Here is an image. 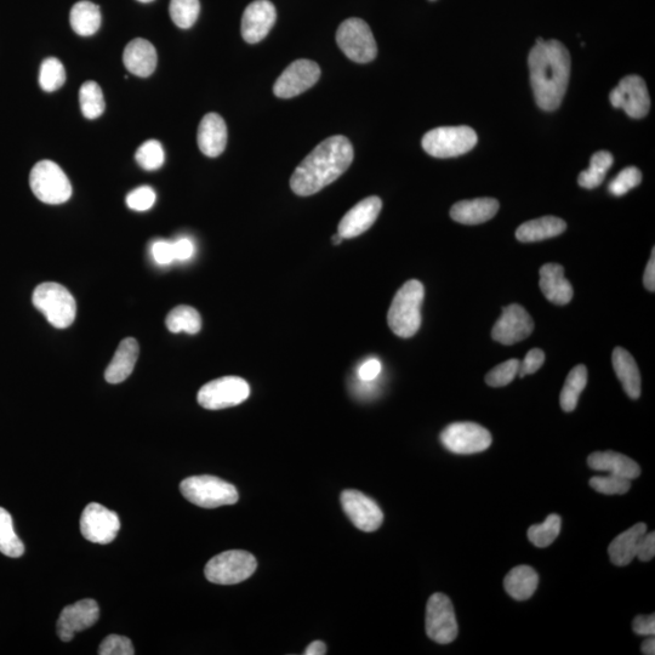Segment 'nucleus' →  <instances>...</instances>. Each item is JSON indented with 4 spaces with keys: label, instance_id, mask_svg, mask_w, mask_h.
Here are the masks:
<instances>
[{
    "label": "nucleus",
    "instance_id": "37",
    "mask_svg": "<svg viewBox=\"0 0 655 655\" xmlns=\"http://www.w3.org/2000/svg\"><path fill=\"white\" fill-rule=\"evenodd\" d=\"M561 517L551 514L544 523L535 524L528 529V539L537 548H548L561 532Z\"/></svg>",
    "mask_w": 655,
    "mask_h": 655
},
{
    "label": "nucleus",
    "instance_id": "30",
    "mask_svg": "<svg viewBox=\"0 0 655 655\" xmlns=\"http://www.w3.org/2000/svg\"><path fill=\"white\" fill-rule=\"evenodd\" d=\"M538 573L529 566H518L511 569L504 579V588L517 601L529 600L537 591Z\"/></svg>",
    "mask_w": 655,
    "mask_h": 655
},
{
    "label": "nucleus",
    "instance_id": "38",
    "mask_svg": "<svg viewBox=\"0 0 655 655\" xmlns=\"http://www.w3.org/2000/svg\"><path fill=\"white\" fill-rule=\"evenodd\" d=\"M66 82V71L62 62L56 58H48L43 61L39 71V84L47 93L59 90Z\"/></svg>",
    "mask_w": 655,
    "mask_h": 655
},
{
    "label": "nucleus",
    "instance_id": "7",
    "mask_svg": "<svg viewBox=\"0 0 655 655\" xmlns=\"http://www.w3.org/2000/svg\"><path fill=\"white\" fill-rule=\"evenodd\" d=\"M30 186L34 196L45 204L66 203L72 196V185L64 170L48 159L34 165Z\"/></svg>",
    "mask_w": 655,
    "mask_h": 655
},
{
    "label": "nucleus",
    "instance_id": "11",
    "mask_svg": "<svg viewBox=\"0 0 655 655\" xmlns=\"http://www.w3.org/2000/svg\"><path fill=\"white\" fill-rule=\"evenodd\" d=\"M426 634L440 645H448L457 639L458 623L453 603L440 592L432 595L427 602Z\"/></svg>",
    "mask_w": 655,
    "mask_h": 655
},
{
    "label": "nucleus",
    "instance_id": "47",
    "mask_svg": "<svg viewBox=\"0 0 655 655\" xmlns=\"http://www.w3.org/2000/svg\"><path fill=\"white\" fill-rule=\"evenodd\" d=\"M152 256L159 265L172 264V262L175 260L173 243L165 241H158L153 243Z\"/></svg>",
    "mask_w": 655,
    "mask_h": 655
},
{
    "label": "nucleus",
    "instance_id": "40",
    "mask_svg": "<svg viewBox=\"0 0 655 655\" xmlns=\"http://www.w3.org/2000/svg\"><path fill=\"white\" fill-rule=\"evenodd\" d=\"M135 159L142 169L157 170L161 168L165 159L161 142L147 140L136 151Z\"/></svg>",
    "mask_w": 655,
    "mask_h": 655
},
{
    "label": "nucleus",
    "instance_id": "8",
    "mask_svg": "<svg viewBox=\"0 0 655 655\" xmlns=\"http://www.w3.org/2000/svg\"><path fill=\"white\" fill-rule=\"evenodd\" d=\"M476 131L470 127L432 129L423 138L426 153L436 158H453L470 152L477 145Z\"/></svg>",
    "mask_w": 655,
    "mask_h": 655
},
{
    "label": "nucleus",
    "instance_id": "34",
    "mask_svg": "<svg viewBox=\"0 0 655 655\" xmlns=\"http://www.w3.org/2000/svg\"><path fill=\"white\" fill-rule=\"evenodd\" d=\"M167 327L170 332L178 334L185 332L195 335L201 332L202 318L196 309L191 306H178L167 316Z\"/></svg>",
    "mask_w": 655,
    "mask_h": 655
},
{
    "label": "nucleus",
    "instance_id": "17",
    "mask_svg": "<svg viewBox=\"0 0 655 655\" xmlns=\"http://www.w3.org/2000/svg\"><path fill=\"white\" fill-rule=\"evenodd\" d=\"M341 504L347 517L363 532H375L383 524L384 514L379 505L361 492H343Z\"/></svg>",
    "mask_w": 655,
    "mask_h": 655
},
{
    "label": "nucleus",
    "instance_id": "36",
    "mask_svg": "<svg viewBox=\"0 0 655 655\" xmlns=\"http://www.w3.org/2000/svg\"><path fill=\"white\" fill-rule=\"evenodd\" d=\"M79 102L83 116L87 119L99 118L105 111L104 93L96 82L89 81L82 85Z\"/></svg>",
    "mask_w": 655,
    "mask_h": 655
},
{
    "label": "nucleus",
    "instance_id": "9",
    "mask_svg": "<svg viewBox=\"0 0 655 655\" xmlns=\"http://www.w3.org/2000/svg\"><path fill=\"white\" fill-rule=\"evenodd\" d=\"M336 43L343 53L357 64H368L378 55L377 42L367 22L361 19L346 20L336 32Z\"/></svg>",
    "mask_w": 655,
    "mask_h": 655
},
{
    "label": "nucleus",
    "instance_id": "20",
    "mask_svg": "<svg viewBox=\"0 0 655 655\" xmlns=\"http://www.w3.org/2000/svg\"><path fill=\"white\" fill-rule=\"evenodd\" d=\"M383 208V202L379 197H368L355 205L350 212L340 221L338 233L344 239H351L361 236L368 231L377 221Z\"/></svg>",
    "mask_w": 655,
    "mask_h": 655
},
{
    "label": "nucleus",
    "instance_id": "31",
    "mask_svg": "<svg viewBox=\"0 0 655 655\" xmlns=\"http://www.w3.org/2000/svg\"><path fill=\"white\" fill-rule=\"evenodd\" d=\"M101 20V11L98 5L88 2V0L73 5L70 16L71 27L79 36H93L100 30Z\"/></svg>",
    "mask_w": 655,
    "mask_h": 655
},
{
    "label": "nucleus",
    "instance_id": "12",
    "mask_svg": "<svg viewBox=\"0 0 655 655\" xmlns=\"http://www.w3.org/2000/svg\"><path fill=\"white\" fill-rule=\"evenodd\" d=\"M493 438L491 432L475 423H455L442 431L444 448L455 454H476L487 451Z\"/></svg>",
    "mask_w": 655,
    "mask_h": 655
},
{
    "label": "nucleus",
    "instance_id": "54",
    "mask_svg": "<svg viewBox=\"0 0 655 655\" xmlns=\"http://www.w3.org/2000/svg\"><path fill=\"white\" fill-rule=\"evenodd\" d=\"M641 652L645 655H654L655 654V640L654 636H649L645 642L642 643Z\"/></svg>",
    "mask_w": 655,
    "mask_h": 655
},
{
    "label": "nucleus",
    "instance_id": "33",
    "mask_svg": "<svg viewBox=\"0 0 655 655\" xmlns=\"http://www.w3.org/2000/svg\"><path fill=\"white\" fill-rule=\"evenodd\" d=\"M614 158L607 151H598L591 157L589 169L580 173L579 185L586 190H594L605 180L608 170L611 169Z\"/></svg>",
    "mask_w": 655,
    "mask_h": 655
},
{
    "label": "nucleus",
    "instance_id": "15",
    "mask_svg": "<svg viewBox=\"0 0 655 655\" xmlns=\"http://www.w3.org/2000/svg\"><path fill=\"white\" fill-rule=\"evenodd\" d=\"M611 104L615 108H623L631 118L641 119L647 116L651 108V98L646 82L640 76H628L619 82L609 95Z\"/></svg>",
    "mask_w": 655,
    "mask_h": 655
},
{
    "label": "nucleus",
    "instance_id": "27",
    "mask_svg": "<svg viewBox=\"0 0 655 655\" xmlns=\"http://www.w3.org/2000/svg\"><path fill=\"white\" fill-rule=\"evenodd\" d=\"M647 533V526L645 523H637L628 531L619 534L608 548L609 557L615 566L624 567L630 565L637 554L640 541Z\"/></svg>",
    "mask_w": 655,
    "mask_h": 655
},
{
    "label": "nucleus",
    "instance_id": "16",
    "mask_svg": "<svg viewBox=\"0 0 655 655\" xmlns=\"http://www.w3.org/2000/svg\"><path fill=\"white\" fill-rule=\"evenodd\" d=\"M533 330L531 315L522 306L514 304L503 309V315L495 323L492 336L498 343L510 346L527 339Z\"/></svg>",
    "mask_w": 655,
    "mask_h": 655
},
{
    "label": "nucleus",
    "instance_id": "18",
    "mask_svg": "<svg viewBox=\"0 0 655 655\" xmlns=\"http://www.w3.org/2000/svg\"><path fill=\"white\" fill-rule=\"evenodd\" d=\"M100 608L94 600H82L62 609L58 620V635L61 641L70 642L77 632L91 628L98 622Z\"/></svg>",
    "mask_w": 655,
    "mask_h": 655
},
{
    "label": "nucleus",
    "instance_id": "51",
    "mask_svg": "<svg viewBox=\"0 0 655 655\" xmlns=\"http://www.w3.org/2000/svg\"><path fill=\"white\" fill-rule=\"evenodd\" d=\"M380 372L381 363L378 360H375V358H372V360H368L362 364L360 370H358V377H360L362 381L368 383V381L377 379Z\"/></svg>",
    "mask_w": 655,
    "mask_h": 655
},
{
    "label": "nucleus",
    "instance_id": "48",
    "mask_svg": "<svg viewBox=\"0 0 655 655\" xmlns=\"http://www.w3.org/2000/svg\"><path fill=\"white\" fill-rule=\"evenodd\" d=\"M655 556V534L654 532L652 533H646L643 535L639 549H637V554L636 557L639 558L640 561L642 562H648L653 560V557Z\"/></svg>",
    "mask_w": 655,
    "mask_h": 655
},
{
    "label": "nucleus",
    "instance_id": "23",
    "mask_svg": "<svg viewBox=\"0 0 655 655\" xmlns=\"http://www.w3.org/2000/svg\"><path fill=\"white\" fill-rule=\"evenodd\" d=\"M123 61L127 70L135 76L150 77L157 67L156 48L146 39L136 38L125 47Z\"/></svg>",
    "mask_w": 655,
    "mask_h": 655
},
{
    "label": "nucleus",
    "instance_id": "55",
    "mask_svg": "<svg viewBox=\"0 0 655 655\" xmlns=\"http://www.w3.org/2000/svg\"><path fill=\"white\" fill-rule=\"evenodd\" d=\"M343 241H344V238L341 237L339 235V233H336V235L333 236V244H335V246H339V244H341V242H343Z\"/></svg>",
    "mask_w": 655,
    "mask_h": 655
},
{
    "label": "nucleus",
    "instance_id": "25",
    "mask_svg": "<svg viewBox=\"0 0 655 655\" xmlns=\"http://www.w3.org/2000/svg\"><path fill=\"white\" fill-rule=\"evenodd\" d=\"M140 347L134 338H127L119 344L110 366L105 372V379L110 384H121L134 372L138 362Z\"/></svg>",
    "mask_w": 655,
    "mask_h": 655
},
{
    "label": "nucleus",
    "instance_id": "22",
    "mask_svg": "<svg viewBox=\"0 0 655 655\" xmlns=\"http://www.w3.org/2000/svg\"><path fill=\"white\" fill-rule=\"evenodd\" d=\"M541 293L552 304L567 305L573 299V287L565 277V269L558 264H546L540 269Z\"/></svg>",
    "mask_w": 655,
    "mask_h": 655
},
{
    "label": "nucleus",
    "instance_id": "53",
    "mask_svg": "<svg viewBox=\"0 0 655 655\" xmlns=\"http://www.w3.org/2000/svg\"><path fill=\"white\" fill-rule=\"evenodd\" d=\"M326 653L327 646L321 641L312 642L305 652L306 655H324Z\"/></svg>",
    "mask_w": 655,
    "mask_h": 655
},
{
    "label": "nucleus",
    "instance_id": "14",
    "mask_svg": "<svg viewBox=\"0 0 655 655\" xmlns=\"http://www.w3.org/2000/svg\"><path fill=\"white\" fill-rule=\"evenodd\" d=\"M321 68L316 62L298 60L290 64L273 85V93L279 99H292L303 94L318 82Z\"/></svg>",
    "mask_w": 655,
    "mask_h": 655
},
{
    "label": "nucleus",
    "instance_id": "46",
    "mask_svg": "<svg viewBox=\"0 0 655 655\" xmlns=\"http://www.w3.org/2000/svg\"><path fill=\"white\" fill-rule=\"evenodd\" d=\"M545 362V353L540 349H533L527 353V356L524 357L522 363H520V369H518V377L524 378L529 374H534L538 372L541 366Z\"/></svg>",
    "mask_w": 655,
    "mask_h": 655
},
{
    "label": "nucleus",
    "instance_id": "39",
    "mask_svg": "<svg viewBox=\"0 0 655 655\" xmlns=\"http://www.w3.org/2000/svg\"><path fill=\"white\" fill-rule=\"evenodd\" d=\"M201 11L199 0H172L169 5L170 17L180 28H191L196 24Z\"/></svg>",
    "mask_w": 655,
    "mask_h": 655
},
{
    "label": "nucleus",
    "instance_id": "35",
    "mask_svg": "<svg viewBox=\"0 0 655 655\" xmlns=\"http://www.w3.org/2000/svg\"><path fill=\"white\" fill-rule=\"evenodd\" d=\"M0 552L13 558L25 554V545L15 533L13 518L3 508H0Z\"/></svg>",
    "mask_w": 655,
    "mask_h": 655
},
{
    "label": "nucleus",
    "instance_id": "6",
    "mask_svg": "<svg viewBox=\"0 0 655 655\" xmlns=\"http://www.w3.org/2000/svg\"><path fill=\"white\" fill-rule=\"evenodd\" d=\"M258 567L256 558L247 551L232 550L215 556L205 566V578L210 583L235 585L252 577Z\"/></svg>",
    "mask_w": 655,
    "mask_h": 655
},
{
    "label": "nucleus",
    "instance_id": "4",
    "mask_svg": "<svg viewBox=\"0 0 655 655\" xmlns=\"http://www.w3.org/2000/svg\"><path fill=\"white\" fill-rule=\"evenodd\" d=\"M180 491L199 508L215 509L236 504L239 495L233 484L214 476H193L180 484Z\"/></svg>",
    "mask_w": 655,
    "mask_h": 655
},
{
    "label": "nucleus",
    "instance_id": "10",
    "mask_svg": "<svg viewBox=\"0 0 655 655\" xmlns=\"http://www.w3.org/2000/svg\"><path fill=\"white\" fill-rule=\"evenodd\" d=\"M250 386L238 377H224L210 381L198 392V403L205 409L220 410L236 407L248 400Z\"/></svg>",
    "mask_w": 655,
    "mask_h": 655
},
{
    "label": "nucleus",
    "instance_id": "3",
    "mask_svg": "<svg viewBox=\"0 0 655 655\" xmlns=\"http://www.w3.org/2000/svg\"><path fill=\"white\" fill-rule=\"evenodd\" d=\"M425 289L423 283L412 279L398 290L393 298L387 323L393 333L400 338L408 339L418 333L421 326V305H423Z\"/></svg>",
    "mask_w": 655,
    "mask_h": 655
},
{
    "label": "nucleus",
    "instance_id": "5",
    "mask_svg": "<svg viewBox=\"0 0 655 655\" xmlns=\"http://www.w3.org/2000/svg\"><path fill=\"white\" fill-rule=\"evenodd\" d=\"M33 305L41 311L51 326L65 329L76 320L77 304L73 295L59 283H43L34 289Z\"/></svg>",
    "mask_w": 655,
    "mask_h": 655
},
{
    "label": "nucleus",
    "instance_id": "28",
    "mask_svg": "<svg viewBox=\"0 0 655 655\" xmlns=\"http://www.w3.org/2000/svg\"><path fill=\"white\" fill-rule=\"evenodd\" d=\"M612 362L614 372L622 383L626 395L632 400H637L641 396V374L634 357L623 347H617L613 351Z\"/></svg>",
    "mask_w": 655,
    "mask_h": 655
},
{
    "label": "nucleus",
    "instance_id": "21",
    "mask_svg": "<svg viewBox=\"0 0 655 655\" xmlns=\"http://www.w3.org/2000/svg\"><path fill=\"white\" fill-rule=\"evenodd\" d=\"M198 147L203 155L215 158L225 151L227 127L224 119L216 113H208L198 128Z\"/></svg>",
    "mask_w": 655,
    "mask_h": 655
},
{
    "label": "nucleus",
    "instance_id": "52",
    "mask_svg": "<svg viewBox=\"0 0 655 655\" xmlns=\"http://www.w3.org/2000/svg\"><path fill=\"white\" fill-rule=\"evenodd\" d=\"M643 284H645L648 292L654 293L655 290V249L653 248L651 260L648 261L645 276H643Z\"/></svg>",
    "mask_w": 655,
    "mask_h": 655
},
{
    "label": "nucleus",
    "instance_id": "26",
    "mask_svg": "<svg viewBox=\"0 0 655 655\" xmlns=\"http://www.w3.org/2000/svg\"><path fill=\"white\" fill-rule=\"evenodd\" d=\"M588 464L592 470L606 471L611 475L623 477L630 481L635 480V478L641 475L639 464L620 453H592L588 459Z\"/></svg>",
    "mask_w": 655,
    "mask_h": 655
},
{
    "label": "nucleus",
    "instance_id": "44",
    "mask_svg": "<svg viewBox=\"0 0 655 655\" xmlns=\"http://www.w3.org/2000/svg\"><path fill=\"white\" fill-rule=\"evenodd\" d=\"M100 655H134L133 643L128 637L111 635L102 641L99 647Z\"/></svg>",
    "mask_w": 655,
    "mask_h": 655
},
{
    "label": "nucleus",
    "instance_id": "24",
    "mask_svg": "<svg viewBox=\"0 0 655 655\" xmlns=\"http://www.w3.org/2000/svg\"><path fill=\"white\" fill-rule=\"evenodd\" d=\"M499 202L494 198H477L461 201L453 205L451 216L454 221L464 225H478L497 215Z\"/></svg>",
    "mask_w": 655,
    "mask_h": 655
},
{
    "label": "nucleus",
    "instance_id": "32",
    "mask_svg": "<svg viewBox=\"0 0 655 655\" xmlns=\"http://www.w3.org/2000/svg\"><path fill=\"white\" fill-rule=\"evenodd\" d=\"M588 384V369L583 364L571 370L561 392V408L565 412H573L578 406L580 395Z\"/></svg>",
    "mask_w": 655,
    "mask_h": 655
},
{
    "label": "nucleus",
    "instance_id": "43",
    "mask_svg": "<svg viewBox=\"0 0 655 655\" xmlns=\"http://www.w3.org/2000/svg\"><path fill=\"white\" fill-rule=\"evenodd\" d=\"M520 363L518 360H509L499 364L486 375V383L492 387L509 385L517 377Z\"/></svg>",
    "mask_w": 655,
    "mask_h": 655
},
{
    "label": "nucleus",
    "instance_id": "50",
    "mask_svg": "<svg viewBox=\"0 0 655 655\" xmlns=\"http://www.w3.org/2000/svg\"><path fill=\"white\" fill-rule=\"evenodd\" d=\"M174 258L175 260L185 261L192 258L195 253V246L187 238H181L179 241L173 243Z\"/></svg>",
    "mask_w": 655,
    "mask_h": 655
},
{
    "label": "nucleus",
    "instance_id": "41",
    "mask_svg": "<svg viewBox=\"0 0 655 655\" xmlns=\"http://www.w3.org/2000/svg\"><path fill=\"white\" fill-rule=\"evenodd\" d=\"M590 487L605 495H622L630 491L631 481L614 475L596 476L591 478Z\"/></svg>",
    "mask_w": 655,
    "mask_h": 655
},
{
    "label": "nucleus",
    "instance_id": "19",
    "mask_svg": "<svg viewBox=\"0 0 655 655\" xmlns=\"http://www.w3.org/2000/svg\"><path fill=\"white\" fill-rule=\"evenodd\" d=\"M277 19L275 5L269 0H255L244 11L242 19V36L249 44H256L265 39Z\"/></svg>",
    "mask_w": 655,
    "mask_h": 655
},
{
    "label": "nucleus",
    "instance_id": "45",
    "mask_svg": "<svg viewBox=\"0 0 655 655\" xmlns=\"http://www.w3.org/2000/svg\"><path fill=\"white\" fill-rule=\"evenodd\" d=\"M156 203V193L148 186L139 187V189L130 192L127 197V204L130 209L136 212H146Z\"/></svg>",
    "mask_w": 655,
    "mask_h": 655
},
{
    "label": "nucleus",
    "instance_id": "2",
    "mask_svg": "<svg viewBox=\"0 0 655 655\" xmlns=\"http://www.w3.org/2000/svg\"><path fill=\"white\" fill-rule=\"evenodd\" d=\"M355 152L349 139L336 135L326 139L295 169L290 187L296 195H315L338 180L352 164Z\"/></svg>",
    "mask_w": 655,
    "mask_h": 655
},
{
    "label": "nucleus",
    "instance_id": "13",
    "mask_svg": "<svg viewBox=\"0 0 655 655\" xmlns=\"http://www.w3.org/2000/svg\"><path fill=\"white\" fill-rule=\"evenodd\" d=\"M119 529H121V520L118 515L105 506L91 503L83 511L81 532L91 543L110 544L117 538Z\"/></svg>",
    "mask_w": 655,
    "mask_h": 655
},
{
    "label": "nucleus",
    "instance_id": "49",
    "mask_svg": "<svg viewBox=\"0 0 655 655\" xmlns=\"http://www.w3.org/2000/svg\"><path fill=\"white\" fill-rule=\"evenodd\" d=\"M632 628L637 635L654 636L655 634V615H639L634 620Z\"/></svg>",
    "mask_w": 655,
    "mask_h": 655
},
{
    "label": "nucleus",
    "instance_id": "56",
    "mask_svg": "<svg viewBox=\"0 0 655 655\" xmlns=\"http://www.w3.org/2000/svg\"><path fill=\"white\" fill-rule=\"evenodd\" d=\"M138 2L146 4V3H152L153 0H138Z\"/></svg>",
    "mask_w": 655,
    "mask_h": 655
},
{
    "label": "nucleus",
    "instance_id": "1",
    "mask_svg": "<svg viewBox=\"0 0 655 655\" xmlns=\"http://www.w3.org/2000/svg\"><path fill=\"white\" fill-rule=\"evenodd\" d=\"M529 72L537 105L543 111H556L567 93L571 77V55L561 42L538 38L529 53Z\"/></svg>",
    "mask_w": 655,
    "mask_h": 655
},
{
    "label": "nucleus",
    "instance_id": "42",
    "mask_svg": "<svg viewBox=\"0 0 655 655\" xmlns=\"http://www.w3.org/2000/svg\"><path fill=\"white\" fill-rule=\"evenodd\" d=\"M641 181L642 174L639 169L635 167L625 168L617 175V178L609 184V192H611L613 196H624L630 190L639 186Z\"/></svg>",
    "mask_w": 655,
    "mask_h": 655
},
{
    "label": "nucleus",
    "instance_id": "29",
    "mask_svg": "<svg viewBox=\"0 0 655 655\" xmlns=\"http://www.w3.org/2000/svg\"><path fill=\"white\" fill-rule=\"evenodd\" d=\"M567 229L566 222L556 216H544V218L524 222L516 231V238L523 243L545 241L562 235Z\"/></svg>",
    "mask_w": 655,
    "mask_h": 655
}]
</instances>
